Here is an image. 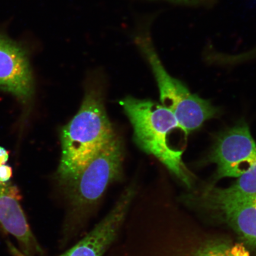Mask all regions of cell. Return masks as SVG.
<instances>
[{"mask_svg":"<svg viewBox=\"0 0 256 256\" xmlns=\"http://www.w3.org/2000/svg\"><path fill=\"white\" fill-rule=\"evenodd\" d=\"M116 136L100 89L86 92L78 114L60 133L62 156L57 177L65 184Z\"/></svg>","mask_w":256,"mask_h":256,"instance_id":"cell-1","label":"cell"},{"mask_svg":"<svg viewBox=\"0 0 256 256\" xmlns=\"http://www.w3.org/2000/svg\"><path fill=\"white\" fill-rule=\"evenodd\" d=\"M134 128V140L144 152L154 156L188 187L192 176L184 164V152L170 146L172 131L182 128L174 114L162 104L126 97L120 102Z\"/></svg>","mask_w":256,"mask_h":256,"instance_id":"cell-2","label":"cell"},{"mask_svg":"<svg viewBox=\"0 0 256 256\" xmlns=\"http://www.w3.org/2000/svg\"><path fill=\"white\" fill-rule=\"evenodd\" d=\"M138 44L152 67L162 104L174 114L186 134L216 116L218 110L210 101L192 94L183 82L166 71L149 37L139 38Z\"/></svg>","mask_w":256,"mask_h":256,"instance_id":"cell-3","label":"cell"},{"mask_svg":"<svg viewBox=\"0 0 256 256\" xmlns=\"http://www.w3.org/2000/svg\"><path fill=\"white\" fill-rule=\"evenodd\" d=\"M122 144L116 136L65 186L72 204L82 208L94 204L112 182L120 177Z\"/></svg>","mask_w":256,"mask_h":256,"instance_id":"cell-4","label":"cell"},{"mask_svg":"<svg viewBox=\"0 0 256 256\" xmlns=\"http://www.w3.org/2000/svg\"><path fill=\"white\" fill-rule=\"evenodd\" d=\"M209 162L217 166L216 178H238L256 163V143L248 124L240 122L218 138Z\"/></svg>","mask_w":256,"mask_h":256,"instance_id":"cell-5","label":"cell"},{"mask_svg":"<svg viewBox=\"0 0 256 256\" xmlns=\"http://www.w3.org/2000/svg\"><path fill=\"white\" fill-rule=\"evenodd\" d=\"M0 89L24 103L34 92V78L28 53L23 46L0 33Z\"/></svg>","mask_w":256,"mask_h":256,"instance_id":"cell-6","label":"cell"},{"mask_svg":"<svg viewBox=\"0 0 256 256\" xmlns=\"http://www.w3.org/2000/svg\"><path fill=\"white\" fill-rule=\"evenodd\" d=\"M135 188L122 194L108 216L75 246L60 256H102L113 242L135 196Z\"/></svg>","mask_w":256,"mask_h":256,"instance_id":"cell-7","label":"cell"},{"mask_svg":"<svg viewBox=\"0 0 256 256\" xmlns=\"http://www.w3.org/2000/svg\"><path fill=\"white\" fill-rule=\"evenodd\" d=\"M20 194L11 183L0 185V224L18 240L28 256L40 252L20 206Z\"/></svg>","mask_w":256,"mask_h":256,"instance_id":"cell-8","label":"cell"},{"mask_svg":"<svg viewBox=\"0 0 256 256\" xmlns=\"http://www.w3.org/2000/svg\"><path fill=\"white\" fill-rule=\"evenodd\" d=\"M216 206L243 241L256 249V202L246 200Z\"/></svg>","mask_w":256,"mask_h":256,"instance_id":"cell-9","label":"cell"},{"mask_svg":"<svg viewBox=\"0 0 256 256\" xmlns=\"http://www.w3.org/2000/svg\"><path fill=\"white\" fill-rule=\"evenodd\" d=\"M207 196L216 206L256 198V163L230 186L213 188Z\"/></svg>","mask_w":256,"mask_h":256,"instance_id":"cell-10","label":"cell"},{"mask_svg":"<svg viewBox=\"0 0 256 256\" xmlns=\"http://www.w3.org/2000/svg\"><path fill=\"white\" fill-rule=\"evenodd\" d=\"M193 256H251L242 243L214 242L200 248Z\"/></svg>","mask_w":256,"mask_h":256,"instance_id":"cell-11","label":"cell"},{"mask_svg":"<svg viewBox=\"0 0 256 256\" xmlns=\"http://www.w3.org/2000/svg\"><path fill=\"white\" fill-rule=\"evenodd\" d=\"M256 57V48L248 52L238 54V55H227L226 60L228 64L238 63L252 60Z\"/></svg>","mask_w":256,"mask_h":256,"instance_id":"cell-12","label":"cell"},{"mask_svg":"<svg viewBox=\"0 0 256 256\" xmlns=\"http://www.w3.org/2000/svg\"><path fill=\"white\" fill-rule=\"evenodd\" d=\"M12 168L7 164L0 166V184L10 183L12 178Z\"/></svg>","mask_w":256,"mask_h":256,"instance_id":"cell-13","label":"cell"},{"mask_svg":"<svg viewBox=\"0 0 256 256\" xmlns=\"http://www.w3.org/2000/svg\"><path fill=\"white\" fill-rule=\"evenodd\" d=\"M178 4L188 6L210 5L214 0H170Z\"/></svg>","mask_w":256,"mask_h":256,"instance_id":"cell-14","label":"cell"},{"mask_svg":"<svg viewBox=\"0 0 256 256\" xmlns=\"http://www.w3.org/2000/svg\"><path fill=\"white\" fill-rule=\"evenodd\" d=\"M9 158V152L4 147L0 146V166L6 164Z\"/></svg>","mask_w":256,"mask_h":256,"instance_id":"cell-15","label":"cell"},{"mask_svg":"<svg viewBox=\"0 0 256 256\" xmlns=\"http://www.w3.org/2000/svg\"><path fill=\"white\" fill-rule=\"evenodd\" d=\"M254 200H256V198H254Z\"/></svg>","mask_w":256,"mask_h":256,"instance_id":"cell-16","label":"cell"}]
</instances>
